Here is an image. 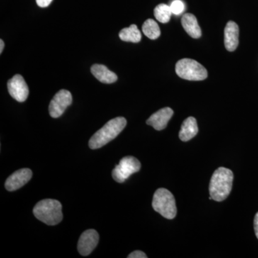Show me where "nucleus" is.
I'll list each match as a JSON object with an SVG mask.
<instances>
[{
  "mask_svg": "<svg viewBox=\"0 0 258 258\" xmlns=\"http://www.w3.org/2000/svg\"><path fill=\"white\" fill-rule=\"evenodd\" d=\"M52 2V0H36L37 5L40 8H47Z\"/></svg>",
  "mask_w": 258,
  "mask_h": 258,
  "instance_id": "21",
  "label": "nucleus"
},
{
  "mask_svg": "<svg viewBox=\"0 0 258 258\" xmlns=\"http://www.w3.org/2000/svg\"><path fill=\"white\" fill-rule=\"evenodd\" d=\"M32 176V171L28 168L19 169L7 179L5 188L8 191H13L20 189L27 184Z\"/></svg>",
  "mask_w": 258,
  "mask_h": 258,
  "instance_id": "10",
  "label": "nucleus"
},
{
  "mask_svg": "<svg viewBox=\"0 0 258 258\" xmlns=\"http://www.w3.org/2000/svg\"><path fill=\"white\" fill-rule=\"evenodd\" d=\"M152 207L161 216L172 220L176 215V206L174 195L169 190L160 188L155 191L153 198Z\"/></svg>",
  "mask_w": 258,
  "mask_h": 258,
  "instance_id": "4",
  "label": "nucleus"
},
{
  "mask_svg": "<svg viewBox=\"0 0 258 258\" xmlns=\"http://www.w3.org/2000/svg\"><path fill=\"white\" fill-rule=\"evenodd\" d=\"M254 229L256 237L258 239V212L256 214L254 219Z\"/></svg>",
  "mask_w": 258,
  "mask_h": 258,
  "instance_id": "22",
  "label": "nucleus"
},
{
  "mask_svg": "<svg viewBox=\"0 0 258 258\" xmlns=\"http://www.w3.org/2000/svg\"><path fill=\"white\" fill-rule=\"evenodd\" d=\"M140 161L134 157H123L112 171V176L116 182L123 183L134 173L141 169Z\"/></svg>",
  "mask_w": 258,
  "mask_h": 258,
  "instance_id": "6",
  "label": "nucleus"
},
{
  "mask_svg": "<svg viewBox=\"0 0 258 258\" xmlns=\"http://www.w3.org/2000/svg\"><path fill=\"white\" fill-rule=\"evenodd\" d=\"M142 30H143L144 35L151 40H156L161 35L159 25L157 22L152 19H148L144 22L143 26H142Z\"/></svg>",
  "mask_w": 258,
  "mask_h": 258,
  "instance_id": "17",
  "label": "nucleus"
},
{
  "mask_svg": "<svg viewBox=\"0 0 258 258\" xmlns=\"http://www.w3.org/2000/svg\"><path fill=\"white\" fill-rule=\"evenodd\" d=\"M5 43L4 41L3 40H0V53L3 52V50H4Z\"/></svg>",
  "mask_w": 258,
  "mask_h": 258,
  "instance_id": "23",
  "label": "nucleus"
},
{
  "mask_svg": "<svg viewBox=\"0 0 258 258\" xmlns=\"http://www.w3.org/2000/svg\"><path fill=\"white\" fill-rule=\"evenodd\" d=\"M99 241V235L95 230L85 231L80 237L78 249L79 253L83 256L89 255L96 248Z\"/></svg>",
  "mask_w": 258,
  "mask_h": 258,
  "instance_id": "9",
  "label": "nucleus"
},
{
  "mask_svg": "<svg viewBox=\"0 0 258 258\" xmlns=\"http://www.w3.org/2000/svg\"><path fill=\"white\" fill-rule=\"evenodd\" d=\"M199 132L197 120L194 117H189L183 122L179 134V139L182 142H188L193 139Z\"/></svg>",
  "mask_w": 258,
  "mask_h": 258,
  "instance_id": "15",
  "label": "nucleus"
},
{
  "mask_svg": "<svg viewBox=\"0 0 258 258\" xmlns=\"http://www.w3.org/2000/svg\"><path fill=\"white\" fill-rule=\"evenodd\" d=\"M33 214L37 220L47 225L53 226L62 220V205L57 200L46 199L35 205Z\"/></svg>",
  "mask_w": 258,
  "mask_h": 258,
  "instance_id": "3",
  "label": "nucleus"
},
{
  "mask_svg": "<svg viewBox=\"0 0 258 258\" xmlns=\"http://www.w3.org/2000/svg\"><path fill=\"white\" fill-rule=\"evenodd\" d=\"M239 44V27L233 21L227 23L225 28V45L227 50L233 52Z\"/></svg>",
  "mask_w": 258,
  "mask_h": 258,
  "instance_id": "12",
  "label": "nucleus"
},
{
  "mask_svg": "<svg viewBox=\"0 0 258 258\" xmlns=\"http://www.w3.org/2000/svg\"><path fill=\"white\" fill-rule=\"evenodd\" d=\"M119 37L123 41L137 43L142 40V34L137 25H132L129 28H123L120 30Z\"/></svg>",
  "mask_w": 258,
  "mask_h": 258,
  "instance_id": "16",
  "label": "nucleus"
},
{
  "mask_svg": "<svg viewBox=\"0 0 258 258\" xmlns=\"http://www.w3.org/2000/svg\"><path fill=\"white\" fill-rule=\"evenodd\" d=\"M175 70L179 77L188 81H203L208 78L206 69L192 59L184 58L178 61Z\"/></svg>",
  "mask_w": 258,
  "mask_h": 258,
  "instance_id": "5",
  "label": "nucleus"
},
{
  "mask_svg": "<svg viewBox=\"0 0 258 258\" xmlns=\"http://www.w3.org/2000/svg\"><path fill=\"white\" fill-rule=\"evenodd\" d=\"M73 97L70 91L67 90H60L50 101L49 106V113L52 118H57L61 116L66 108L71 105Z\"/></svg>",
  "mask_w": 258,
  "mask_h": 258,
  "instance_id": "7",
  "label": "nucleus"
},
{
  "mask_svg": "<svg viewBox=\"0 0 258 258\" xmlns=\"http://www.w3.org/2000/svg\"><path fill=\"white\" fill-rule=\"evenodd\" d=\"M127 121L123 117L110 120L90 139L88 145L91 149H100L116 138L124 129Z\"/></svg>",
  "mask_w": 258,
  "mask_h": 258,
  "instance_id": "2",
  "label": "nucleus"
},
{
  "mask_svg": "<svg viewBox=\"0 0 258 258\" xmlns=\"http://www.w3.org/2000/svg\"><path fill=\"white\" fill-rule=\"evenodd\" d=\"M181 25L189 36L195 39L200 38L202 36L201 28L195 15L190 13L183 15L181 18Z\"/></svg>",
  "mask_w": 258,
  "mask_h": 258,
  "instance_id": "14",
  "label": "nucleus"
},
{
  "mask_svg": "<svg viewBox=\"0 0 258 258\" xmlns=\"http://www.w3.org/2000/svg\"><path fill=\"white\" fill-rule=\"evenodd\" d=\"M171 10L170 6L166 4L157 5L154 9V16L161 23H167L170 20Z\"/></svg>",
  "mask_w": 258,
  "mask_h": 258,
  "instance_id": "18",
  "label": "nucleus"
},
{
  "mask_svg": "<svg viewBox=\"0 0 258 258\" xmlns=\"http://www.w3.org/2000/svg\"><path fill=\"white\" fill-rule=\"evenodd\" d=\"M173 114L174 111L169 107L161 108L149 117V119L147 120V123L148 125H152L156 130H163L166 128Z\"/></svg>",
  "mask_w": 258,
  "mask_h": 258,
  "instance_id": "11",
  "label": "nucleus"
},
{
  "mask_svg": "<svg viewBox=\"0 0 258 258\" xmlns=\"http://www.w3.org/2000/svg\"><path fill=\"white\" fill-rule=\"evenodd\" d=\"M234 175L230 169L220 167L215 170L210 179V197L216 202H222L227 198L232 191Z\"/></svg>",
  "mask_w": 258,
  "mask_h": 258,
  "instance_id": "1",
  "label": "nucleus"
},
{
  "mask_svg": "<svg viewBox=\"0 0 258 258\" xmlns=\"http://www.w3.org/2000/svg\"><path fill=\"white\" fill-rule=\"evenodd\" d=\"M91 73L100 82L111 84L118 80V76L115 73L110 71L103 64H95L91 69Z\"/></svg>",
  "mask_w": 258,
  "mask_h": 258,
  "instance_id": "13",
  "label": "nucleus"
},
{
  "mask_svg": "<svg viewBox=\"0 0 258 258\" xmlns=\"http://www.w3.org/2000/svg\"><path fill=\"white\" fill-rule=\"evenodd\" d=\"M147 255L144 252L140 250L134 251L132 253L129 254L128 258H147Z\"/></svg>",
  "mask_w": 258,
  "mask_h": 258,
  "instance_id": "20",
  "label": "nucleus"
},
{
  "mask_svg": "<svg viewBox=\"0 0 258 258\" xmlns=\"http://www.w3.org/2000/svg\"><path fill=\"white\" fill-rule=\"evenodd\" d=\"M170 8L172 14L179 15L184 12L185 6L184 3L181 0H174L171 3Z\"/></svg>",
  "mask_w": 258,
  "mask_h": 258,
  "instance_id": "19",
  "label": "nucleus"
},
{
  "mask_svg": "<svg viewBox=\"0 0 258 258\" xmlns=\"http://www.w3.org/2000/svg\"><path fill=\"white\" fill-rule=\"evenodd\" d=\"M8 89L10 96L18 102L26 101L29 95V88L23 76L15 75L8 82Z\"/></svg>",
  "mask_w": 258,
  "mask_h": 258,
  "instance_id": "8",
  "label": "nucleus"
}]
</instances>
